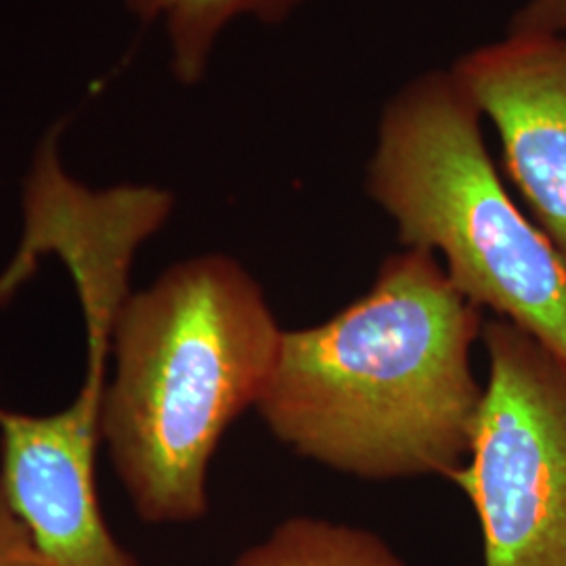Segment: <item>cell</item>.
I'll return each instance as SVG.
<instances>
[{"mask_svg":"<svg viewBox=\"0 0 566 566\" xmlns=\"http://www.w3.org/2000/svg\"><path fill=\"white\" fill-rule=\"evenodd\" d=\"M451 72L495 126L510 181L566 264V32L510 34Z\"/></svg>","mask_w":566,"mask_h":566,"instance_id":"cell-6","label":"cell"},{"mask_svg":"<svg viewBox=\"0 0 566 566\" xmlns=\"http://www.w3.org/2000/svg\"><path fill=\"white\" fill-rule=\"evenodd\" d=\"M489 382L468 462L485 566H566V364L523 327L483 325Z\"/></svg>","mask_w":566,"mask_h":566,"instance_id":"cell-4","label":"cell"},{"mask_svg":"<svg viewBox=\"0 0 566 566\" xmlns=\"http://www.w3.org/2000/svg\"><path fill=\"white\" fill-rule=\"evenodd\" d=\"M483 325L434 254L407 248L338 315L283 332L256 409L283 446L336 472L449 479L485 395L470 361Z\"/></svg>","mask_w":566,"mask_h":566,"instance_id":"cell-1","label":"cell"},{"mask_svg":"<svg viewBox=\"0 0 566 566\" xmlns=\"http://www.w3.org/2000/svg\"><path fill=\"white\" fill-rule=\"evenodd\" d=\"M566 32V0H528L514 15L510 34H563Z\"/></svg>","mask_w":566,"mask_h":566,"instance_id":"cell-10","label":"cell"},{"mask_svg":"<svg viewBox=\"0 0 566 566\" xmlns=\"http://www.w3.org/2000/svg\"><path fill=\"white\" fill-rule=\"evenodd\" d=\"M283 329L263 287L227 254L172 264L118 311L102 446L149 525L208 512V470L227 428L256 407Z\"/></svg>","mask_w":566,"mask_h":566,"instance_id":"cell-2","label":"cell"},{"mask_svg":"<svg viewBox=\"0 0 566 566\" xmlns=\"http://www.w3.org/2000/svg\"><path fill=\"white\" fill-rule=\"evenodd\" d=\"M481 112L453 72H430L388 102L367 191L407 248L439 252L455 290L523 327L566 364V264L510 198Z\"/></svg>","mask_w":566,"mask_h":566,"instance_id":"cell-3","label":"cell"},{"mask_svg":"<svg viewBox=\"0 0 566 566\" xmlns=\"http://www.w3.org/2000/svg\"><path fill=\"white\" fill-rule=\"evenodd\" d=\"M109 348V336H86L84 382L60 411L0 405V485L49 566H139L109 531L97 491Z\"/></svg>","mask_w":566,"mask_h":566,"instance_id":"cell-5","label":"cell"},{"mask_svg":"<svg viewBox=\"0 0 566 566\" xmlns=\"http://www.w3.org/2000/svg\"><path fill=\"white\" fill-rule=\"evenodd\" d=\"M231 566H407L385 539L361 526L296 516L245 549Z\"/></svg>","mask_w":566,"mask_h":566,"instance_id":"cell-8","label":"cell"},{"mask_svg":"<svg viewBox=\"0 0 566 566\" xmlns=\"http://www.w3.org/2000/svg\"><path fill=\"white\" fill-rule=\"evenodd\" d=\"M0 566H49L0 485Z\"/></svg>","mask_w":566,"mask_h":566,"instance_id":"cell-9","label":"cell"},{"mask_svg":"<svg viewBox=\"0 0 566 566\" xmlns=\"http://www.w3.org/2000/svg\"><path fill=\"white\" fill-rule=\"evenodd\" d=\"M142 20L160 21L172 46V70L193 84L208 67L210 53L224 28L238 18L264 23L282 21L303 0H126Z\"/></svg>","mask_w":566,"mask_h":566,"instance_id":"cell-7","label":"cell"}]
</instances>
